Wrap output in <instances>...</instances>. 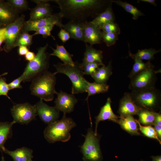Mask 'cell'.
Wrapping results in <instances>:
<instances>
[{"label": "cell", "instance_id": "obj_23", "mask_svg": "<svg viewBox=\"0 0 161 161\" xmlns=\"http://www.w3.org/2000/svg\"><path fill=\"white\" fill-rule=\"evenodd\" d=\"M117 123L124 130L134 135H139L137 120L132 116H119Z\"/></svg>", "mask_w": 161, "mask_h": 161}, {"label": "cell", "instance_id": "obj_42", "mask_svg": "<svg viewBox=\"0 0 161 161\" xmlns=\"http://www.w3.org/2000/svg\"><path fill=\"white\" fill-rule=\"evenodd\" d=\"M29 51V48L26 46H21L18 47V53L20 56L25 55Z\"/></svg>", "mask_w": 161, "mask_h": 161}, {"label": "cell", "instance_id": "obj_3", "mask_svg": "<svg viewBox=\"0 0 161 161\" xmlns=\"http://www.w3.org/2000/svg\"><path fill=\"white\" fill-rule=\"evenodd\" d=\"M76 124L72 118L67 117L64 114L62 118L48 124L45 129V138L49 143L57 141L66 142L71 138L70 131Z\"/></svg>", "mask_w": 161, "mask_h": 161}, {"label": "cell", "instance_id": "obj_19", "mask_svg": "<svg viewBox=\"0 0 161 161\" xmlns=\"http://www.w3.org/2000/svg\"><path fill=\"white\" fill-rule=\"evenodd\" d=\"M84 22L69 21L63 24L62 28L68 32L70 38L84 42Z\"/></svg>", "mask_w": 161, "mask_h": 161}, {"label": "cell", "instance_id": "obj_6", "mask_svg": "<svg viewBox=\"0 0 161 161\" xmlns=\"http://www.w3.org/2000/svg\"><path fill=\"white\" fill-rule=\"evenodd\" d=\"M130 94L135 103L141 109L155 112L154 110L160 107L161 91L155 87L131 91Z\"/></svg>", "mask_w": 161, "mask_h": 161}, {"label": "cell", "instance_id": "obj_43", "mask_svg": "<svg viewBox=\"0 0 161 161\" xmlns=\"http://www.w3.org/2000/svg\"><path fill=\"white\" fill-rule=\"evenodd\" d=\"M36 56L35 54L33 52L29 51L25 55V60L28 62H30L33 60Z\"/></svg>", "mask_w": 161, "mask_h": 161}, {"label": "cell", "instance_id": "obj_28", "mask_svg": "<svg viewBox=\"0 0 161 161\" xmlns=\"http://www.w3.org/2000/svg\"><path fill=\"white\" fill-rule=\"evenodd\" d=\"M109 87V86L106 83L89 82L86 88V92L88 93L86 99L89 96L107 92L108 91Z\"/></svg>", "mask_w": 161, "mask_h": 161}, {"label": "cell", "instance_id": "obj_21", "mask_svg": "<svg viewBox=\"0 0 161 161\" xmlns=\"http://www.w3.org/2000/svg\"><path fill=\"white\" fill-rule=\"evenodd\" d=\"M86 48L84 57L81 63L83 65L89 63L97 62L103 63L102 51L94 48L92 46L86 44Z\"/></svg>", "mask_w": 161, "mask_h": 161}, {"label": "cell", "instance_id": "obj_14", "mask_svg": "<svg viewBox=\"0 0 161 161\" xmlns=\"http://www.w3.org/2000/svg\"><path fill=\"white\" fill-rule=\"evenodd\" d=\"M36 3L33 8L30 9V12L29 21H34L41 19L52 14V9L48 2L51 0H31Z\"/></svg>", "mask_w": 161, "mask_h": 161}, {"label": "cell", "instance_id": "obj_41", "mask_svg": "<svg viewBox=\"0 0 161 161\" xmlns=\"http://www.w3.org/2000/svg\"><path fill=\"white\" fill-rule=\"evenodd\" d=\"M58 36L63 43H66L70 38L69 33L63 28H61V30L58 33Z\"/></svg>", "mask_w": 161, "mask_h": 161}, {"label": "cell", "instance_id": "obj_44", "mask_svg": "<svg viewBox=\"0 0 161 161\" xmlns=\"http://www.w3.org/2000/svg\"><path fill=\"white\" fill-rule=\"evenodd\" d=\"M154 123L161 126V114L159 113H156Z\"/></svg>", "mask_w": 161, "mask_h": 161}, {"label": "cell", "instance_id": "obj_30", "mask_svg": "<svg viewBox=\"0 0 161 161\" xmlns=\"http://www.w3.org/2000/svg\"><path fill=\"white\" fill-rule=\"evenodd\" d=\"M110 1L115 3L123 8L126 11L131 14L133 16V18L134 20H137L139 17L144 15L143 13L136 7L126 2H123L120 0Z\"/></svg>", "mask_w": 161, "mask_h": 161}, {"label": "cell", "instance_id": "obj_4", "mask_svg": "<svg viewBox=\"0 0 161 161\" xmlns=\"http://www.w3.org/2000/svg\"><path fill=\"white\" fill-rule=\"evenodd\" d=\"M56 71L55 74L63 73L67 75L72 83V94L86 92L89 81L83 77L84 75L81 64L75 62L74 65L60 63L54 65Z\"/></svg>", "mask_w": 161, "mask_h": 161}, {"label": "cell", "instance_id": "obj_32", "mask_svg": "<svg viewBox=\"0 0 161 161\" xmlns=\"http://www.w3.org/2000/svg\"><path fill=\"white\" fill-rule=\"evenodd\" d=\"M8 5L16 12L19 14L30 10L28 1L26 0H7Z\"/></svg>", "mask_w": 161, "mask_h": 161}, {"label": "cell", "instance_id": "obj_27", "mask_svg": "<svg viewBox=\"0 0 161 161\" xmlns=\"http://www.w3.org/2000/svg\"><path fill=\"white\" fill-rule=\"evenodd\" d=\"M160 52V50H156L155 49H144L139 50L136 53L134 54L129 50V56L133 59L146 60L149 61L153 59L154 55Z\"/></svg>", "mask_w": 161, "mask_h": 161}, {"label": "cell", "instance_id": "obj_34", "mask_svg": "<svg viewBox=\"0 0 161 161\" xmlns=\"http://www.w3.org/2000/svg\"><path fill=\"white\" fill-rule=\"evenodd\" d=\"M139 130L144 135L148 137L157 140L161 144V140L159 139L155 129L150 126H143L137 120Z\"/></svg>", "mask_w": 161, "mask_h": 161}, {"label": "cell", "instance_id": "obj_24", "mask_svg": "<svg viewBox=\"0 0 161 161\" xmlns=\"http://www.w3.org/2000/svg\"><path fill=\"white\" fill-rule=\"evenodd\" d=\"M114 16L112 7L109 5L103 11L98 14L91 22L99 28L107 23L114 22Z\"/></svg>", "mask_w": 161, "mask_h": 161}, {"label": "cell", "instance_id": "obj_50", "mask_svg": "<svg viewBox=\"0 0 161 161\" xmlns=\"http://www.w3.org/2000/svg\"><path fill=\"white\" fill-rule=\"evenodd\" d=\"M4 28L2 26L0 25V30Z\"/></svg>", "mask_w": 161, "mask_h": 161}, {"label": "cell", "instance_id": "obj_17", "mask_svg": "<svg viewBox=\"0 0 161 161\" xmlns=\"http://www.w3.org/2000/svg\"><path fill=\"white\" fill-rule=\"evenodd\" d=\"M112 102L111 98L108 97L105 104L101 108L99 114L95 117V127L94 132L96 134H98L97 128L100 121L108 120L118 123L120 117L116 115L114 113L111 107Z\"/></svg>", "mask_w": 161, "mask_h": 161}, {"label": "cell", "instance_id": "obj_51", "mask_svg": "<svg viewBox=\"0 0 161 161\" xmlns=\"http://www.w3.org/2000/svg\"><path fill=\"white\" fill-rule=\"evenodd\" d=\"M28 161H33L32 160V159H31V160H28Z\"/></svg>", "mask_w": 161, "mask_h": 161}, {"label": "cell", "instance_id": "obj_29", "mask_svg": "<svg viewBox=\"0 0 161 161\" xmlns=\"http://www.w3.org/2000/svg\"><path fill=\"white\" fill-rule=\"evenodd\" d=\"M156 112L142 109L137 114L140 123L144 125L154 124L155 123Z\"/></svg>", "mask_w": 161, "mask_h": 161}, {"label": "cell", "instance_id": "obj_26", "mask_svg": "<svg viewBox=\"0 0 161 161\" xmlns=\"http://www.w3.org/2000/svg\"><path fill=\"white\" fill-rule=\"evenodd\" d=\"M16 123L11 122H0V152H2L3 148L6 141L11 138L13 135L12 127Z\"/></svg>", "mask_w": 161, "mask_h": 161}, {"label": "cell", "instance_id": "obj_46", "mask_svg": "<svg viewBox=\"0 0 161 161\" xmlns=\"http://www.w3.org/2000/svg\"><path fill=\"white\" fill-rule=\"evenodd\" d=\"M154 129L156 131L158 135L159 139L161 140V126H159L155 123L154 124Z\"/></svg>", "mask_w": 161, "mask_h": 161}, {"label": "cell", "instance_id": "obj_49", "mask_svg": "<svg viewBox=\"0 0 161 161\" xmlns=\"http://www.w3.org/2000/svg\"><path fill=\"white\" fill-rule=\"evenodd\" d=\"M1 161H5V160H4V156L3 155L1 157Z\"/></svg>", "mask_w": 161, "mask_h": 161}, {"label": "cell", "instance_id": "obj_15", "mask_svg": "<svg viewBox=\"0 0 161 161\" xmlns=\"http://www.w3.org/2000/svg\"><path fill=\"white\" fill-rule=\"evenodd\" d=\"M141 109L133 100L130 93H125L119 102L118 112L120 117L132 116L137 114Z\"/></svg>", "mask_w": 161, "mask_h": 161}, {"label": "cell", "instance_id": "obj_5", "mask_svg": "<svg viewBox=\"0 0 161 161\" xmlns=\"http://www.w3.org/2000/svg\"><path fill=\"white\" fill-rule=\"evenodd\" d=\"M48 44L38 49L34 59L28 62L21 75L23 82L32 81L40 75L48 71L50 55L47 52Z\"/></svg>", "mask_w": 161, "mask_h": 161}, {"label": "cell", "instance_id": "obj_7", "mask_svg": "<svg viewBox=\"0 0 161 161\" xmlns=\"http://www.w3.org/2000/svg\"><path fill=\"white\" fill-rule=\"evenodd\" d=\"M88 128L85 140L80 147L84 161H102L103 157L100 147V136L96 134L92 128Z\"/></svg>", "mask_w": 161, "mask_h": 161}, {"label": "cell", "instance_id": "obj_35", "mask_svg": "<svg viewBox=\"0 0 161 161\" xmlns=\"http://www.w3.org/2000/svg\"><path fill=\"white\" fill-rule=\"evenodd\" d=\"M103 32L111 33L117 35L120 33V29L118 25L114 22L106 23L103 25L100 28Z\"/></svg>", "mask_w": 161, "mask_h": 161}, {"label": "cell", "instance_id": "obj_2", "mask_svg": "<svg viewBox=\"0 0 161 161\" xmlns=\"http://www.w3.org/2000/svg\"><path fill=\"white\" fill-rule=\"evenodd\" d=\"M55 75L54 72L47 71L33 79L30 86L31 94L40 100L47 101L52 100L57 92Z\"/></svg>", "mask_w": 161, "mask_h": 161}, {"label": "cell", "instance_id": "obj_31", "mask_svg": "<svg viewBox=\"0 0 161 161\" xmlns=\"http://www.w3.org/2000/svg\"><path fill=\"white\" fill-rule=\"evenodd\" d=\"M134 64L128 75L130 79L144 70L154 67V66L149 61L145 63L142 60L138 59H134Z\"/></svg>", "mask_w": 161, "mask_h": 161}, {"label": "cell", "instance_id": "obj_37", "mask_svg": "<svg viewBox=\"0 0 161 161\" xmlns=\"http://www.w3.org/2000/svg\"><path fill=\"white\" fill-rule=\"evenodd\" d=\"M104 65L103 63L94 62L87 63L82 66L84 75H91L95 72L96 69L100 66H102Z\"/></svg>", "mask_w": 161, "mask_h": 161}, {"label": "cell", "instance_id": "obj_25", "mask_svg": "<svg viewBox=\"0 0 161 161\" xmlns=\"http://www.w3.org/2000/svg\"><path fill=\"white\" fill-rule=\"evenodd\" d=\"M51 48L52 49L53 52L50 54V55L57 57L63 62L64 64L72 66L74 65L75 62L72 59L73 55L68 52L64 46L59 45L57 44L56 49Z\"/></svg>", "mask_w": 161, "mask_h": 161}, {"label": "cell", "instance_id": "obj_8", "mask_svg": "<svg viewBox=\"0 0 161 161\" xmlns=\"http://www.w3.org/2000/svg\"><path fill=\"white\" fill-rule=\"evenodd\" d=\"M157 73L154 67L141 72L131 78L129 89L131 91H137L155 87Z\"/></svg>", "mask_w": 161, "mask_h": 161}, {"label": "cell", "instance_id": "obj_10", "mask_svg": "<svg viewBox=\"0 0 161 161\" xmlns=\"http://www.w3.org/2000/svg\"><path fill=\"white\" fill-rule=\"evenodd\" d=\"M11 113L16 123L22 124H28L36 119L37 115L35 105L26 102L16 104L10 109Z\"/></svg>", "mask_w": 161, "mask_h": 161}, {"label": "cell", "instance_id": "obj_22", "mask_svg": "<svg viewBox=\"0 0 161 161\" xmlns=\"http://www.w3.org/2000/svg\"><path fill=\"white\" fill-rule=\"evenodd\" d=\"M111 61L107 66L104 65L97 68L95 72L91 76L95 82L100 83H106L112 74V67Z\"/></svg>", "mask_w": 161, "mask_h": 161}, {"label": "cell", "instance_id": "obj_36", "mask_svg": "<svg viewBox=\"0 0 161 161\" xmlns=\"http://www.w3.org/2000/svg\"><path fill=\"white\" fill-rule=\"evenodd\" d=\"M101 38L108 47L114 45L118 39V35L111 33H107L102 31Z\"/></svg>", "mask_w": 161, "mask_h": 161}, {"label": "cell", "instance_id": "obj_40", "mask_svg": "<svg viewBox=\"0 0 161 161\" xmlns=\"http://www.w3.org/2000/svg\"><path fill=\"white\" fill-rule=\"evenodd\" d=\"M22 81V77L21 75L8 84L10 90L16 88H22V87L21 85V83Z\"/></svg>", "mask_w": 161, "mask_h": 161}, {"label": "cell", "instance_id": "obj_33", "mask_svg": "<svg viewBox=\"0 0 161 161\" xmlns=\"http://www.w3.org/2000/svg\"><path fill=\"white\" fill-rule=\"evenodd\" d=\"M33 35L29 34L28 32H22L18 37L15 45V47L21 46H24L29 48L32 43Z\"/></svg>", "mask_w": 161, "mask_h": 161}, {"label": "cell", "instance_id": "obj_11", "mask_svg": "<svg viewBox=\"0 0 161 161\" xmlns=\"http://www.w3.org/2000/svg\"><path fill=\"white\" fill-rule=\"evenodd\" d=\"M63 17L60 13H55L41 19L31 21H26L22 30L29 32L36 31L41 27L49 25H55L60 28H62L63 24L62 23Z\"/></svg>", "mask_w": 161, "mask_h": 161}, {"label": "cell", "instance_id": "obj_9", "mask_svg": "<svg viewBox=\"0 0 161 161\" xmlns=\"http://www.w3.org/2000/svg\"><path fill=\"white\" fill-rule=\"evenodd\" d=\"M25 21V16L22 14L4 28V44L3 49L5 52H9L15 48L16 42L22 31Z\"/></svg>", "mask_w": 161, "mask_h": 161}, {"label": "cell", "instance_id": "obj_39", "mask_svg": "<svg viewBox=\"0 0 161 161\" xmlns=\"http://www.w3.org/2000/svg\"><path fill=\"white\" fill-rule=\"evenodd\" d=\"M6 79L4 78L0 77V95L6 96L10 99L8 95V93L10 89L8 84L6 83Z\"/></svg>", "mask_w": 161, "mask_h": 161}, {"label": "cell", "instance_id": "obj_53", "mask_svg": "<svg viewBox=\"0 0 161 161\" xmlns=\"http://www.w3.org/2000/svg\"></svg>", "mask_w": 161, "mask_h": 161}, {"label": "cell", "instance_id": "obj_20", "mask_svg": "<svg viewBox=\"0 0 161 161\" xmlns=\"http://www.w3.org/2000/svg\"><path fill=\"white\" fill-rule=\"evenodd\" d=\"M2 151L10 156L13 161H28L33 157V150L24 147L13 151H10L4 147L2 148Z\"/></svg>", "mask_w": 161, "mask_h": 161}, {"label": "cell", "instance_id": "obj_38", "mask_svg": "<svg viewBox=\"0 0 161 161\" xmlns=\"http://www.w3.org/2000/svg\"><path fill=\"white\" fill-rule=\"evenodd\" d=\"M55 25H49L45 26L38 29L35 33L32 35L33 36L36 35H42L44 38H47L48 36H51L54 39H55L54 37L51 34V31L55 26Z\"/></svg>", "mask_w": 161, "mask_h": 161}, {"label": "cell", "instance_id": "obj_48", "mask_svg": "<svg viewBox=\"0 0 161 161\" xmlns=\"http://www.w3.org/2000/svg\"><path fill=\"white\" fill-rule=\"evenodd\" d=\"M151 157L152 159V161H161V155L152 156Z\"/></svg>", "mask_w": 161, "mask_h": 161}, {"label": "cell", "instance_id": "obj_13", "mask_svg": "<svg viewBox=\"0 0 161 161\" xmlns=\"http://www.w3.org/2000/svg\"><path fill=\"white\" fill-rule=\"evenodd\" d=\"M35 106L37 115L45 123L48 125L58 120L60 112L54 107L48 105L42 100L38 101Z\"/></svg>", "mask_w": 161, "mask_h": 161}, {"label": "cell", "instance_id": "obj_12", "mask_svg": "<svg viewBox=\"0 0 161 161\" xmlns=\"http://www.w3.org/2000/svg\"><path fill=\"white\" fill-rule=\"evenodd\" d=\"M57 97L55 99L54 107L58 111L66 114L72 112L78 100L72 94H69L61 90L56 93Z\"/></svg>", "mask_w": 161, "mask_h": 161}, {"label": "cell", "instance_id": "obj_52", "mask_svg": "<svg viewBox=\"0 0 161 161\" xmlns=\"http://www.w3.org/2000/svg\"><path fill=\"white\" fill-rule=\"evenodd\" d=\"M2 76V75H0V77H1Z\"/></svg>", "mask_w": 161, "mask_h": 161}, {"label": "cell", "instance_id": "obj_16", "mask_svg": "<svg viewBox=\"0 0 161 161\" xmlns=\"http://www.w3.org/2000/svg\"><path fill=\"white\" fill-rule=\"evenodd\" d=\"M101 32V29L91 21L84 22V43L86 44L88 43L92 46L101 43L102 41Z\"/></svg>", "mask_w": 161, "mask_h": 161}, {"label": "cell", "instance_id": "obj_18", "mask_svg": "<svg viewBox=\"0 0 161 161\" xmlns=\"http://www.w3.org/2000/svg\"><path fill=\"white\" fill-rule=\"evenodd\" d=\"M19 14L14 11L6 1L0 0V25L4 28L19 17Z\"/></svg>", "mask_w": 161, "mask_h": 161}, {"label": "cell", "instance_id": "obj_45", "mask_svg": "<svg viewBox=\"0 0 161 161\" xmlns=\"http://www.w3.org/2000/svg\"><path fill=\"white\" fill-rule=\"evenodd\" d=\"M2 30L1 32H0V52L3 50V48L1 47V45L2 43L4 42V30Z\"/></svg>", "mask_w": 161, "mask_h": 161}, {"label": "cell", "instance_id": "obj_1", "mask_svg": "<svg viewBox=\"0 0 161 161\" xmlns=\"http://www.w3.org/2000/svg\"><path fill=\"white\" fill-rule=\"evenodd\" d=\"M59 6L63 18L69 21L85 22L95 18L109 5V1L102 0H52Z\"/></svg>", "mask_w": 161, "mask_h": 161}, {"label": "cell", "instance_id": "obj_47", "mask_svg": "<svg viewBox=\"0 0 161 161\" xmlns=\"http://www.w3.org/2000/svg\"><path fill=\"white\" fill-rule=\"evenodd\" d=\"M140 1L149 3L155 6L157 5L156 3L155 2V1L154 0H140L138 1Z\"/></svg>", "mask_w": 161, "mask_h": 161}]
</instances>
